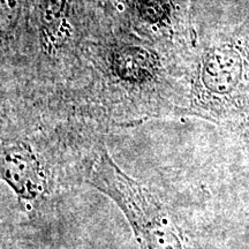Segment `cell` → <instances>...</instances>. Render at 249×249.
Instances as JSON below:
<instances>
[{
	"label": "cell",
	"instance_id": "5b68a950",
	"mask_svg": "<svg viewBox=\"0 0 249 249\" xmlns=\"http://www.w3.org/2000/svg\"><path fill=\"white\" fill-rule=\"evenodd\" d=\"M23 11V0H0V48L14 42Z\"/></svg>",
	"mask_w": 249,
	"mask_h": 249
},
{
	"label": "cell",
	"instance_id": "6da1fadb",
	"mask_svg": "<svg viewBox=\"0 0 249 249\" xmlns=\"http://www.w3.org/2000/svg\"><path fill=\"white\" fill-rule=\"evenodd\" d=\"M88 182L119 208L142 249H194L161 202L124 173L107 151L93 164Z\"/></svg>",
	"mask_w": 249,
	"mask_h": 249
},
{
	"label": "cell",
	"instance_id": "7a4b0ae2",
	"mask_svg": "<svg viewBox=\"0 0 249 249\" xmlns=\"http://www.w3.org/2000/svg\"><path fill=\"white\" fill-rule=\"evenodd\" d=\"M0 180L22 204L35 203L48 188L42 163L33 148L20 140H8L0 144Z\"/></svg>",
	"mask_w": 249,
	"mask_h": 249
},
{
	"label": "cell",
	"instance_id": "277c9868",
	"mask_svg": "<svg viewBox=\"0 0 249 249\" xmlns=\"http://www.w3.org/2000/svg\"><path fill=\"white\" fill-rule=\"evenodd\" d=\"M71 0H42L40 27L46 38L52 42L66 20Z\"/></svg>",
	"mask_w": 249,
	"mask_h": 249
},
{
	"label": "cell",
	"instance_id": "8992f818",
	"mask_svg": "<svg viewBox=\"0 0 249 249\" xmlns=\"http://www.w3.org/2000/svg\"><path fill=\"white\" fill-rule=\"evenodd\" d=\"M140 11L143 17L156 20L161 14L160 0H140Z\"/></svg>",
	"mask_w": 249,
	"mask_h": 249
},
{
	"label": "cell",
	"instance_id": "52a82bcc",
	"mask_svg": "<svg viewBox=\"0 0 249 249\" xmlns=\"http://www.w3.org/2000/svg\"><path fill=\"white\" fill-rule=\"evenodd\" d=\"M2 229H4V224H2V223H0V233H1Z\"/></svg>",
	"mask_w": 249,
	"mask_h": 249
},
{
	"label": "cell",
	"instance_id": "3957f363",
	"mask_svg": "<svg viewBox=\"0 0 249 249\" xmlns=\"http://www.w3.org/2000/svg\"><path fill=\"white\" fill-rule=\"evenodd\" d=\"M154 59L148 51L138 46H123L111 58L113 73L126 82H140L148 79L154 71Z\"/></svg>",
	"mask_w": 249,
	"mask_h": 249
}]
</instances>
